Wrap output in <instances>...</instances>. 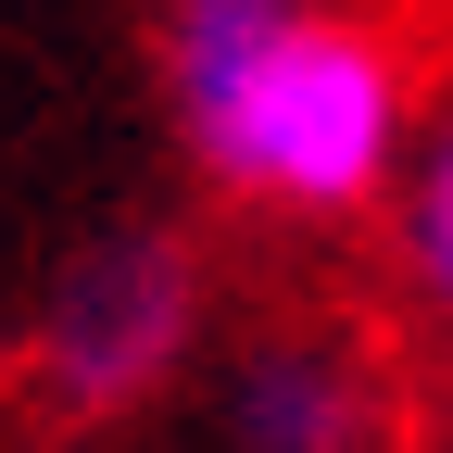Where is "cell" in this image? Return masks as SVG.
<instances>
[{"label":"cell","mask_w":453,"mask_h":453,"mask_svg":"<svg viewBox=\"0 0 453 453\" xmlns=\"http://www.w3.org/2000/svg\"><path fill=\"white\" fill-rule=\"evenodd\" d=\"M365 240H378V303H390V327H403L416 353H453V76H428L416 139H403V164H390Z\"/></svg>","instance_id":"4"},{"label":"cell","mask_w":453,"mask_h":453,"mask_svg":"<svg viewBox=\"0 0 453 453\" xmlns=\"http://www.w3.org/2000/svg\"><path fill=\"white\" fill-rule=\"evenodd\" d=\"M214 252L164 214H127V226H88V240L38 277V303L13 327V390L38 403V428H139L164 416L177 390L202 378L214 353Z\"/></svg>","instance_id":"2"},{"label":"cell","mask_w":453,"mask_h":453,"mask_svg":"<svg viewBox=\"0 0 453 453\" xmlns=\"http://www.w3.org/2000/svg\"><path fill=\"white\" fill-rule=\"evenodd\" d=\"M214 453H403V340L353 303H265L202 353Z\"/></svg>","instance_id":"3"},{"label":"cell","mask_w":453,"mask_h":453,"mask_svg":"<svg viewBox=\"0 0 453 453\" xmlns=\"http://www.w3.org/2000/svg\"><path fill=\"white\" fill-rule=\"evenodd\" d=\"M151 76L189 177L252 226H365L416 139L428 50L378 0H151Z\"/></svg>","instance_id":"1"}]
</instances>
